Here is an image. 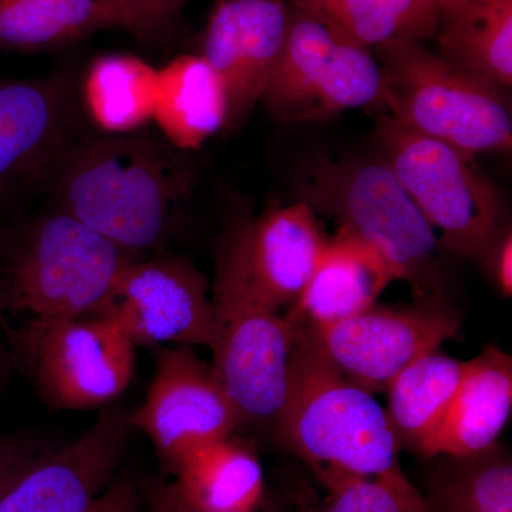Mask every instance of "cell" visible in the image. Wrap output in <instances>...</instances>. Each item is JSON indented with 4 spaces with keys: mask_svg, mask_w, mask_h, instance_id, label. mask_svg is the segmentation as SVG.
I'll return each instance as SVG.
<instances>
[{
    "mask_svg": "<svg viewBox=\"0 0 512 512\" xmlns=\"http://www.w3.org/2000/svg\"><path fill=\"white\" fill-rule=\"evenodd\" d=\"M194 184L183 151L146 127L67 151L56 191L60 210L134 256L163 241Z\"/></svg>",
    "mask_w": 512,
    "mask_h": 512,
    "instance_id": "6da1fadb",
    "label": "cell"
},
{
    "mask_svg": "<svg viewBox=\"0 0 512 512\" xmlns=\"http://www.w3.org/2000/svg\"><path fill=\"white\" fill-rule=\"evenodd\" d=\"M131 258L62 210L0 229V329L9 345L99 311Z\"/></svg>",
    "mask_w": 512,
    "mask_h": 512,
    "instance_id": "7a4b0ae2",
    "label": "cell"
},
{
    "mask_svg": "<svg viewBox=\"0 0 512 512\" xmlns=\"http://www.w3.org/2000/svg\"><path fill=\"white\" fill-rule=\"evenodd\" d=\"M295 328L279 439L316 470L377 478L400 468L399 447L375 394L343 375L311 330Z\"/></svg>",
    "mask_w": 512,
    "mask_h": 512,
    "instance_id": "3957f363",
    "label": "cell"
},
{
    "mask_svg": "<svg viewBox=\"0 0 512 512\" xmlns=\"http://www.w3.org/2000/svg\"><path fill=\"white\" fill-rule=\"evenodd\" d=\"M298 185L301 201L377 249L417 298L440 293L439 238L382 157L318 158Z\"/></svg>",
    "mask_w": 512,
    "mask_h": 512,
    "instance_id": "277c9868",
    "label": "cell"
},
{
    "mask_svg": "<svg viewBox=\"0 0 512 512\" xmlns=\"http://www.w3.org/2000/svg\"><path fill=\"white\" fill-rule=\"evenodd\" d=\"M384 113L468 153L511 150L512 113L505 89L484 82L417 40L376 47Z\"/></svg>",
    "mask_w": 512,
    "mask_h": 512,
    "instance_id": "5b68a950",
    "label": "cell"
},
{
    "mask_svg": "<svg viewBox=\"0 0 512 512\" xmlns=\"http://www.w3.org/2000/svg\"><path fill=\"white\" fill-rule=\"evenodd\" d=\"M382 157L431 228L441 249L480 259L504 225L500 191L474 154L427 136L383 113L377 121Z\"/></svg>",
    "mask_w": 512,
    "mask_h": 512,
    "instance_id": "8992f818",
    "label": "cell"
},
{
    "mask_svg": "<svg viewBox=\"0 0 512 512\" xmlns=\"http://www.w3.org/2000/svg\"><path fill=\"white\" fill-rule=\"evenodd\" d=\"M212 370L241 424L275 430L288 392L296 328L249 289L228 241L212 285Z\"/></svg>",
    "mask_w": 512,
    "mask_h": 512,
    "instance_id": "52a82bcc",
    "label": "cell"
},
{
    "mask_svg": "<svg viewBox=\"0 0 512 512\" xmlns=\"http://www.w3.org/2000/svg\"><path fill=\"white\" fill-rule=\"evenodd\" d=\"M382 87L379 60L370 49L295 10L261 103L281 121H326L380 106Z\"/></svg>",
    "mask_w": 512,
    "mask_h": 512,
    "instance_id": "ba28073f",
    "label": "cell"
},
{
    "mask_svg": "<svg viewBox=\"0 0 512 512\" xmlns=\"http://www.w3.org/2000/svg\"><path fill=\"white\" fill-rule=\"evenodd\" d=\"M10 348L53 409L107 406L126 392L136 370V345L101 313L49 323Z\"/></svg>",
    "mask_w": 512,
    "mask_h": 512,
    "instance_id": "9c48e42d",
    "label": "cell"
},
{
    "mask_svg": "<svg viewBox=\"0 0 512 512\" xmlns=\"http://www.w3.org/2000/svg\"><path fill=\"white\" fill-rule=\"evenodd\" d=\"M460 329L456 309L434 293L410 305L376 303L335 325L308 330L343 375L375 394L386 393L402 370L456 339Z\"/></svg>",
    "mask_w": 512,
    "mask_h": 512,
    "instance_id": "30bf717a",
    "label": "cell"
},
{
    "mask_svg": "<svg viewBox=\"0 0 512 512\" xmlns=\"http://www.w3.org/2000/svg\"><path fill=\"white\" fill-rule=\"evenodd\" d=\"M136 346H207L214 336L210 282L175 255L131 258L99 311Z\"/></svg>",
    "mask_w": 512,
    "mask_h": 512,
    "instance_id": "8fae6325",
    "label": "cell"
},
{
    "mask_svg": "<svg viewBox=\"0 0 512 512\" xmlns=\"http://www.w3.org/2000/svg\"><path fill=\"white\" fill-rule=\"evenodd\" d=\"M130 424L171 468L191 448L231 437L241 419L211 363L190 346H171L158 355L146 400L130 413Z\"/></svg>",
    "mask_w": 512,
    "mask_h": 512,
    "instance_id": "7c38bea8",
    "label": "cell"
},
{
    "mask_svg": "<svg viewBox=\"0 0 512 512\" xmlns=\"http://www.w3.org/2000/svg\"><path fill=\"white\" fill-rule=\"evenodd\" d=\"M291 13L284 0H220L212 9L201 55L227 90V127L241 124L262 100Z\"/></svg>",
    "mask_w": 512,
    "mask_h": 512,
    "instance_id": "4fadbf2b",
    "label": "cell"
},
{
    "mask_svg": "<svg viewBox=\"0 0 512 512\" xmlns=\"http://www.w3.org/2000/svg\"><path fill=\"white\" fill-rule=\"evenodd\" d=\"M131 427L123 407H107L79 439L56 448L0 498V512H89L116 473Z\"/></svg>",
    "mask_w": 512,
    "mask_h": 512,
    "instance_id": "5bb4252c",
    "label": "cell"
},
{
    "mask_svg": "<svg viewBox=\"0 0 512 512\" xmlns=\"http://www.w3.org/2000/svg\"><path fill=\"white\" fill-rule=\"evenodd\" d=\"M328 239L318 215L299 200L266 208L227 241L249 289L279 312L301 298Z\"/></svg>",
    "mask_w": 512,
    "mask_h": 512,
    "instance_id": "9a60e30c",
    "label": "cell"
},
{
    "mask_svg": "<svg viewBox=\"0 0 512 512\" xmlns=\"http://www.w3.org/2000/svg\"><path fill=\"white\" fill-rule=\"evenodd\" d=\"M70 120L60 79H0V200L59 157Z\"/></svg>",
    "mask_w": 512,
    "mask_h": 512,
    "instance_id": "2e32d148",
    "label": "cell"
},
{
    "mask_svg": "<svg viewBox=\"0 0 512 512\" xmlns=\"http://www.w3.org/2000/svg\"><path fill=\"white\" fill-rule=\"evenodd\" d=\"M396 272L377 249L338 229L301 298L285 316L292 325L320 329L352 318L376 305Z\"/></svg>",
    "mask_w": 512,
    "mask_h": 512,
    "instance_id": "e0dca14e",
    "label": "cell"
},
{
    "mask_svg": "<svg viewBox=\"0 0 512 512\" xmlns=\"http://www.w3.org/2000/svg\"><path fill=\"white\" fill-rule=\"evenodd\" d=\"M512 410V357L498 345L468 360L466 375L424 458L467 457L495 446Z\"/></svg>",
    "mask_w": 512,
    "mask_h": 512,
    "instance_id": "ac0fdd59",
    "label": "cell"
},
{
    "mask_svg": "<svg viewBox=\"0 0 512 512\" xmlns=\"http://www.w3.org/2000/svg\"><path fill=\"white\" fill-rule=\"evenodd\" d=\"M153 121L161 136L183 153L198 150L227 127V90L204 56L181 55L158 70Z\"/></svg>",
    "mask_w": 512,
    "mask_h": 512,
    "instance_id": "d6986e66",
    "label": "cell"
},
{
    "mask_svg": "<svg viewBox=\"0 0 512 512\" xmlns=\"http://www.w3.org/2000/svg\"><path fill=\"white\" fill-rule=\"evenodd\" d=\"M468 360L431 350L402 370L387 387V420L399 450L424 457L439 431Z\"/></svg>",
    "mask_w": 512,
    "mask_h": 512,
    "instance_id": "ffe728a7",
    "label": "cell"
},
{
    "mask_svg": "<svg viewBox=\"0 0 512 512\" xmlns=\"http://www.w3.org/2000/svg\"><path fill=\"white\" fill-rule=\"evenodd\" d=\"M171 471L178 494L197 510L254 512L264 491L258 457L231 437L191 448Z\"/></svg>",
    "mask_w": 512,
    "mask_h": 512,
    "instance_id": "44dd1931",
    "label": "cell"
},
{
    "mask_svg": "<svg viewBox=\"0 0 512 512\" xmlns=\"http://www.w3.org/2000/svg\"><path fill=\"white\" fill-rule=\"evenodd\" d=\"M441 57L501 89L512 84V0H457L440 9Z\"/></svg>",
    "mask_w": 512,
    "mask_h": 512,
    "instance_id": "7402d4cb",
    "label": "cell"
},
{
    "mask_svg": "<svg viewBox=\"0 0 512 512\" xmlns=\"http://www.w3.org/2000/svg\"><path fill=\"white\" fill-rule=\"evenodd\" d=\"M157 94L158 69L134 55L97 57L84 76V106L106 134L146 128L154 119Z\"/></svg>",
    "mask_w": 512,
    "mask_h": 512,
    "instance_id": "603a6c76",
    "label": "cell"
},
{
    "mask_svg": "<svg viewBox=\"0 0 512 512\" xmlns=\"http://www.w3.org/2000/svg\"><path fill=\"white\" fill-rule=\"evenodd\" d=\"M296 12L323 23L356 45L372 49L392 40L437 35L439 9L423 0H292Z\"/></svg>",
    "mask_w": 512,
    "mask_h": 512,
    "instance_id": "cb8c5ba5",
    "label": "cell"
},
{
    "mask_svg": "<svg viewBox=\"0 0 512 512\" xmlns=\"http://www.w3.org/2000/svg\"><path fill=\"white\" fill-rule=\"evenodd\" d=\"M123 28L100 0H0V50L37 52Z\"/></svg>",
    "mask_w": 512,
    "mask_h": 512,
    "instance_id": "d4e9b609",
    "label": "cell"
},
{
    "mask_svg": "<svg viewBox=\"0 0 512 512\" xmlns=\"http://www.w3.org/2000/svg\"><path fill=\"white\" fill-rule=\"evenodd\" d=\"M448 458L426 497L431 511L512 512V464L503 448Z\"/></svg>",
    "mask_w": 512,
    "mask_h": 512,
    "instance_id": "484cf974",
    "label": "cell"
},
{
    "mask_svg": "<svg viewBox=\"0 0 512 512\" xmlns=\"http://www.w3.org/2000/svg\"><path fill=\"white\" fill-rule=\"evenodd\" d=\"M316 471L329 490L325 512H433L402 468L377 478L355 476L335 468Z\"/></svg>",
    "mask_w": 512,
    "mask_h": 512,
    "instance_id": "4316f807",
    "label": "cell"
},
{
    "mask_svg": "<svg viewBox=\"0 0 512 512\" xmlns=\"http://www.w3.org/2000/svg\"><path fill=\"white\" fill-rule=\"evenodd\" d=\"M137 37L161 35L180 15L185 0H100Z\"/></svg>",
    "mask_w": 512,
    "mask_h": 512,
    "instance_id": "83f0119b",
    "label": "cell"
},
{
    "mask_svg": "<svg viewBox=\"0 0 512 512\" xmlns=\"http://www.w3.org/2000/svg\"><path fill=\"white\" fill-rule=\"evenodd\" d=\"M52 451L53 448H47V444L35 436H0V498Z\"/></svg>",
    "mask_w": 512,
    "mask_h": 512,
    "instance_id": "f1b7e54d",
    "label": "cell"
},
{
    "mask_svg": "<svg viewBox=\"0 0 512 512\" xmlns=\"http://www.w3.org/2000/svg\"><path fill=\"white\" fill-rule=\"evenodd\" d=\"M478 261H484L485 271L504 298L512 295V232L503 227Z\"/></svg>",
    "mask_w": 512,
    "mask_h": 512,
    "instance_id": "f546056e",
    "label": "cell"
},
{
    "mask_svg": "<svg viewBox=\"0 0 512 512\" xmlns=\"http://www.w3.org/2000/svg\"><path fill=\"white\" fill-rule=\"evenodd\" d=\"M138 504L137 488L127 478H121L94 500L89 512H136Z\"/></svg>",
    "mask_w": 512,
    "mask_h": 512,
    "instance_id": "4dcf8cb0",
    "label": "cell"
},
{
    "mask_svg": "<svg viewBox=\"0 0 512 512\" xmlns=\"http://www.w3.org/2000/svg\"><path fill=\"white\" fill-rule=\"evenodd\" d=\"M423 2L430 3V5H434L440 10L443 6H446L447 3H450V0H423Z\"/></svg>",
    "mask_w": 512,
    "mask_h": 512,
    "instance_id": "1f68e13d",
    "label": "cell"
},
{
    "mask_svg": "<svg viewBox=\"0 0 512 512\" xmlns=\"http://www.w3.org/2000/svg\"><path fill=\"white\" fill-rule=\"evenodd\" d=\"M0 370H2V356H0Z\"/></svg>",
    "mask_w": 512,
    "mask_h": 512,
    "instance_id": "d6a6232c",
    "label": "cell"
},
{
    "mask_svg": "<svg viewBox=\"0 0 512 512\" xmlns=\"http://www.w3.org/2000/svg\"><path fill=\"white\" fill-rule=\"evenodd\" d=\"M454 2H457V0H451V2H450V3H448V5H451V3H454ZM448 5H447V6H448ZM444 8H446V6H444Z\"/></svg>",
    "mask_w": 512,
    "mask_h": 512,
    "instance_id": "836d02e7",
    "label": "cell"
}]
</instances>
